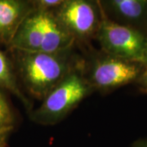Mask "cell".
Wrapping results in <instances>:
<instances>
[{"label": "cell", "instance_id": "6da1fadb", "mask_svg": "<svg viewBox=\"0 0 147 147\" xmlns=\"http://www.w3.org/2000/svg\"><path fill=\"white\" fill-rule=\"evenodd\" d=\"M70 50L59 53L10 52L18 79L32 96L42 100L75 70Z\"/></svg>", "mask_w": 147, "mask_h": 147}, {"label": "cell", "instance_id": "7a4b0ae2", "mask_svg": "<svg viewBox=\"0 0 147 147\" xmlns=\"http://www.w3.org/2000/svg\"><path fill=\"white\" fill-rule=\"evenodd\" d=\"M93 88L78 70H74L42 99L30 119L42 125H53L61 121L91 94Z\"/></svg>", "mask_w": 147, "mask_h": 147}, {"label": "cell", "instance_id": "3957f363", "mask_svg": "<svg viewBox=\"0 0 147 147\" xmlns=\"http://www.w3.org/2000/svg\"><path fill=\"white\" fill-rule=\"evenodd\" d=\"M100 12L102 19L96 35L105 54L143 65L147 35L112 21L101 8Z\"/></svg>", "mask_w": 147, "mask_h": 147}, {"label": "cell", "instance_id": "277c9868", "mask_svg": "<svg viewBox=\"0 0 147 147\" xmlns=\"http://www.w3.org/2000/svg\"><path fill=\"white\" fill-rule=\"evenodd\" d=\"M100 11L99 3L86 0H66L54 14L75 39H85L97 33Z\"/></svg>", "mask_w": 147, "mask_h": 147}, {"label": "cell", "instance_id": "5b68a950", "mask_svg": "<svg viewBox=\"0 0 147 147\" xmlns=\"http://www.w3.org/2000/svg\"><path fill=\"white\" fill-rule=\"evenodd\" d=\"M142 66L141 64L105 55L94 62L88 82L93 88L103 91L115 89L137 81L143 71Z\"/></svg>", "mask_w": 147, "mask_h": 147}, {"label": "cell", "instance_id": "8992f818", "mask_svg": "<svg viewBox=\"0 0 147 147\" xmlns=\"http://www.w3.org/2000/svg\"><path fill=\"white\" fill-rule=\"evenodd\" d=\"M112 21L146 34L147 30V0H108L99 3Z\"/></svg>", "mask_w": 147, "mask_h": 147}, {"label": "cell", "instance_id": "52a82bcc", "mask_svg": "<svg viewBox=\"0 0 147 147\" xmlns=\"http://www.w3.org/2000/svg\"><path fill=\"white\" fill-rule=\"evenodd\" d=\"M32 1L0 0V44L8 48L16 32L34 11Z\"/></svg>", "mask_w": 147, "mask_h": 147}, {"label": "cell", "instance_id": "ba28073f", "mask_svg": "<svg viewBox=\"0 0 147 147\" xmlns=\"http://www.w3.org/2000/svg\"><path fill=\"white\" fill-rule=\"evenodd\" d=\"M42 42L43 26L42 13L39 11L34 9L22 22L8 49L38 53L41 52Z\"/></svg>", "mask_w": 147, "mask_h": 147}, {"label": "cell", "instance_id": "9c48e42d", "mask_svg": "<svg viewBox=\"0 0 147 147\" xmlns=\"http://www.w3.org/2000/svg\"><path fill=\"white\" fill-rule=\"evenodd\" d=\"M41 13L43 26V42L41 52L59 53L71 49L75 38L60 23L54 12L41 11Z\"/></svg>", "mask_w": 147, "mask_h": 147}, {"label": "cell", "instance_id": "30bf717a", "mask_svg": "<svg viewBox=\"0 0 147 147\" xmlns=\"http://www.w3.org/2000/svg\"><path fill=\"white\" fill-rule=\"evenodd\" d=\"M0 89L14 95L27 110H30L31 103L21 90L11 57L2 49H0Z\"/></svg>", "mask_w": 147, "mask_h": 147}, {"label": "cell", "instance_id": "8fae6325", "mask_svg": "<svg viewBox=\"0 0 147 147\" xmlns=\"http://www.w3.org/2000/svg\"><path fill=\"white\" fill-rule=\"evenodd\" d=\"M15 115L7 96L0 89V129L14 127Z\"/></svg>", "mask_w": 147, "mask_h": 147}, {"label": "cell", "instance_id": "7c38bea8", "mask_svg": "<svg viewBox=\"0 0 147 147\" xmlns=\"http://www.w3.org/2000/svg\"><path fill=\"white\" fill-rule=\"evenodd\" d=\"M34 10L55 12L63 4L64 0H37L32 1Z\"/></svg>", "mask_w": 147, "mask_h": 147}, {"label": "cell", "instance_id": "4fadbf2b", "mask_svg": "<svg viewBox=\"0 0 147 147\" xmlns=\"http://www.w3.org/2000/svg\"><path fill=\"white\" fill-rule=\"evenodd\" d=\"M14 127L0 129V147H7L8 140Z\"/></svg>", "mask_w": 147, "mask_h": 147}, {"label": "cell", "instance_id": "5bb4252c", "mask_svg": "<svg viewBox=\"0 0 147 147\" xmlns=\"http://www.w3.org/2000/svg\"><path fill=\"white\" fill-rule=\"evenodd\" d=\"M136 82L140 85V87L147 85V67H146L145 69H143V71L140 74Z\"/></svg>", "mask_w": 147, "mask_h": 147}, {"label": "cell", "instance_id": "9a60e30c", "mask_svg": "<svg viewBox=\"0 0 147 147\" xmlns=\"http://www.w3.org/2000/svg\"><path fill=\"white\" fill-rule=\"evenodd\" d=\"M131 147H147V137L141 138L132 143Z\"/></svg>", "mask_w": 147, "mask_h": 147}, {"label": "cell", "instance_id": "2e32d148", "mask_svg": "<svg viewBox=\"0 0 147 147\" xmlns=\"http://www.w3.org/2000/svg\"><path fill=\"white\" fill-rule=\"evenodd\" d=\"M143 66L147 67V41H146V50H145V56H144V62H143Z\"/></svg>", "mask_w": 147, "mask_h": 147}, {"label": "cell", "instance_id": "e0dca14e", "mask_svg": "<svg viewBox=\"0 0 147 147\" xmlns=\"http://www.w3.org/2000/svg\"><path fill=\"white\" fill-rule=\"evenodd\" d=\"M139 89H140V92H141L142 93L147 95V85L140 87V88H139Z\"/></svg>", "mask_w": 147, "mask_h": 147}]
</instances>
